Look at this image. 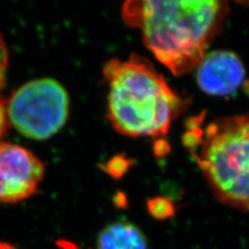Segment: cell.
Returning <instances> with one entry per match:
<instances>
[{
    "mask_svg": "<svg viewBox=\"0 0 249 249\" xmlns=\"http://www.w3.org/2000/svg\"><path fill=\"white\" fill-rule=\"evenodd\" d=\"M229 7L218 0L154 1L124 4L128 25L142 31L145 47L174 75L196 70L219 31Z\"/></svg>",
    "mask_w": 249,
    "mask_h": 249,
    "instance_id": "cell-1",
    "label": "cell"
},
{
    "mask_svg": "<svg viewBox=\"0 0 249 249\" xmlns=\"http://www.w3.org/2000/svg\"><path fill=\"white\" fill-rule=\"evenodd\" d=\"M103 75L108 85L107 116L119 133L160 137L181 112L183 101L149 61L135 54L110 59Z\"/></svg>",
    "mask_w": 249,
    "mask_h": 249,
    "instance_id": "cell-2",
    "label": "cell"
},
{
    "mask_svg": "<svg viewBox=\"0 0 249 249\" xmlns=\"http://www.w3.org/2000/svg\"><path fill=\"white\" fill-rule=\"evenodd\" d=\"M212 190L222 204L249 212V112L191 124L183 136Z\"/></svg>",
    "mask_w": 249,
    "mask_h": 249,
    "instance_id": "cell-3",
    "label": "cell"
},
{
    "mask_svg": "<svg viewBox=\"0 0 249 249\" xmlns=\"http://www.w3.org/2000/svg\"><path fill=\"white\" fill-rule=\"evenodd\" d=\"M70 98L52 78L29 81L16 90L6 107L7 119L19 133L30 139L46 140L65 126Z\"/></svg>",
    "mask_w": 249,
    "mask_h": 249,
    "instance_id": "cell-4",
    "label": "cell"
},
{
    "mask_svg": "<svg viewBox=\"0 0 249 249\" xmlns=\"http://www.w3.org/2000/svg\"><path fill=\"white\" fill-rule=\"evenodd\" d=\"M44 171L40 159L25 147L0 143V202L12 204L30 197Z\"/></svg>",
    "mask_w": 249,
    "mask_h": 249,
    "instance_id": "cell-5",
    "label": "cell"
},
{
    "mask_svg": "<svg viewBox=\"0 0 249 249\" xmlns=\"http://www.w3.org/2000/svg\"><path fill=\"white\" fill-rule=\"evenodd\" d=\"M244 80L245 68L242 61L236 53L229 50L207 53L196 68L199 89L211 96H232Z\"/></svg>",
    "mask_w": 249,
    "mask_h": 249,
    "instance_id": "cell-6",
    "label": "cell"
},
{
    "mask_svg": "<svg viewBox=\"0 0 249 249\" xmlns=\"http://www.w3.org/2000/svg\"><path fill=\"white\" fill-rule=\"evenodd\" d=\"M97 249H147V240L134 223L115 221L100 231Z\"/></svg>",
    "mask_w": 249,
    "mask_h": 249,
    "instance_id": "cell-7",
    "label": "cell"
},
{
    "mask_svg": "<svg viewBox=\"0 0 249 249\" xmlns=\"http://www.w3.org/2000/svg\"><path fill=\"white\" fill-rule=\"evenodd\" d=\"M150 214L157 219H166L175 214L174 206L165 198H153L147 202Z\"/></svg>",
    "mask_w": 249,
    "mask_h": 249,
    "instance_id": "cell-8",
    "label": "cell"
},
{
    "mask_svg": "<svg viewBox=\"0 0 249 249\" xmlns=\"http://www.w3.org/2000/svg\"><path fill=\"white\" fill-rule=\"evenodd\" d=\"M7 62H9V51H7V47L2 36L0 35V89L4 85Z\"/></svg>",
    "mask_w": 249,
    "mask_h": 249,
    "instance_id": "cell-9",
    "label": "cell"
},
{
    "mask_svg": "<svg viewBox=\"0 0 249 249\" xmlns=\"http://www.w3.org/2000/svg\"><path fill=\"white\" fill-rule=\"evenodd\" d=\"M7 127V111L6 106L0 101V138L4 134Z\"/></svg>",
    "mask_w": 249,
    "mask_h": 249,
    "instance_id": "cell-10",
    "label": "cell"
},
{
    "mask_svg": "<svg viewBox=\"0 0 249 249\" xmlns=\"http://www.w3.org/2000/svg\"><path fill=\"white\" fill-rule=\"evenodd\" d=\"M58 245L64 247L65 249H76V246L74 244L70 243V242H66V241H64V242H58Z\"/></svg>",
    "mask_w": 249,
    "mask_h": 249,
    "instance_id": "cell-11",
    "label": "cell"
},
{
    "mask_svg": "<svg viewBox=\"0 0 249 249\" xmlns=\"http://www.w3.org/2000/svg\"><path fill=\"white\" fill-rule=\"evenodd\" d=\"M0 249H18L14 246H12L11 244H7L4 242H0Z\"/></svg>",
    "mask_w": 249,
    "mask_h": 249,
    "instance_id": "cell-12",
    "label": "cell"
}]
</instances>
